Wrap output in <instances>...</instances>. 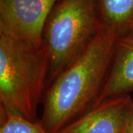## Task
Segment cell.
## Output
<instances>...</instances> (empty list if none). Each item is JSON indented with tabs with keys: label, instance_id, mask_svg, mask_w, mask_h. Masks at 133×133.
I'll use <instances>...</instances> for the list:
<instances>
[{
	"label": "cell",
	"instance_id": "cell-4",
	"mask_svg": "<svg viewBox=\"0 0 133 133\" xmlns=\"http://www.w3.org/2000/svg\"><path fill=\"white\" fill-rule=\"evenodd\" d=\"M58 0H0V34L42 44L44 26Z\"/></svg>",
	"mask_w": 133,
	"mask_h": 133
},
{
	"label": "cell",
	"instance_id": "cell-1",
	"mask_svg": "<svg viewBox=\"0 0 133 133\" xmlns=\"http://www.w3.org/2000/svg\"><path fill=\"white\" fill-rule=\"evenodd\" d=\"M116 37L100 26L78 56L47 88L40 121L48 132H57L95 104L109 75Z\"/></svg>",
	"mask_w": 133,
	"mask_h": 133
},
{
	"label": "cell",
	"instance_id": "cell-9",
	"mask_svg": "<svg viewBox=\"0 0 133 133\" xmlns=\"http://www.w3.org/2000/svg\"><path fill=\"white\" fill-rule=\"evenodd\" d=\"M122 133H133V100L132 98L127 107Z\"/></svg>",
	"mask_w": 133,
	"mask_h": 133
},
{
	"label": "cell",
	"instance_id": "cell-6",
	"mask_svg": "<svg viewBox=\"0 0 133 133\" xmlns=\"http://www.w3.org/2000/svg\"><path fill=\"white\" fill-rule=\"evenodd\" d=\"M132 91H133V26L116 37L114 55L109 75L95 104L110 98L127 95Z\"/></svg>",
	"mask_w": 133,
	"mask_h": 133
},
{
	"label": "cell",
	"instance_id": "cell-7",
	"mask_svg": "<svg viewBox=\"0 0 133 133\" xmlns=\"http://www.w3.org/2000/svg\"><path fill=\"white\" fill-rule=\"evenodd\" d=\"M100 24L116 35L133 26V0H96Z\"/></svg>",
	"mask_w": 133,
	"mask_h": 133
},
{
	"label": "cell",
	"instance_id": "cell-3",
	"mask_svg": "<svg viewBox=\"0 0 133 133\" xmlns=\"http://www.w3.org/2000/svg\"><path fill=\"white\" fill-rule=\"evenodd\" d=\"M100 26L96 0H58L42 36L48 61L47 88L78 56Z\"/></svg>",
	"mask_w": 133,
	"mask_h": 133
},
{
	"label": "cell",
	"instance_id": "cell-2",
	"mask_svg": "<svg viewBox=\"0 0 133 133\" xmlns=\"http://www.w3.org/2000/svg\"><path fill=\"white\" fill-rule=\"evenodd\" d=\"M48 74V57L42 44L0 34V110L38 120Z\"/></svg>",
	"mask_w": 133,
	"mask_h": 133
},
{
	"label": "cell",
	"instance_id": "cell-5",
	"mask_svg": "<svg viewBox=\"0 0 133 133\" xmlns=\"http://www.w3.org/2000/svg\"><path fill=\"white\" fill-rule=\"evenodd\" d=\"M131 98L127 95L104 100L56 133H122Z\"/></svg>",
	"mask_w": 133,
	"mask_h": 133
},
{
	"label": "cell",
	"instance_id": "cell-8",
	"mask_svg": "<svg viewBox=\"0 0 133 133\" xmlns=\"http://www.w3.org/2000/svg\"><path fill=\"white\" fill-rule=\"evenodd\" d=\"M0 133H50L40 120L30 121L0 110Z\"/></svg>",
	"mask_w": 133,
	"mask_h": 133
}]
</instances>
